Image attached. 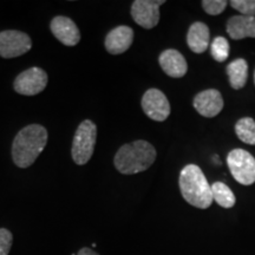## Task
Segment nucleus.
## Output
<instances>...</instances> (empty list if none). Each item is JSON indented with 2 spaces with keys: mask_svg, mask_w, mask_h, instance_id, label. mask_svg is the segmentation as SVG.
Masks as SVG:
<instances>
[{
  "mask_svg": "<svg viewBox=\"0 0 255 255\" xmlns=\"http://www.w3.org/2000/svg\"><path fill=\"white\" fill-rule=\"evenodd\" d=\"M47 143V130L39 124L23 128L14 137L12 158L19 168H28L36 162Z\"/></svg>",
  "mask_w": 255,
  "mask_h": 255,
  "instance_id": "1",
  "label": "nucleus"
},
{
  "mask_svg": "<svg viewBox=\"0 0 255 255\" xmlns=\"http://www.w3.org/2000/svg\"><path fill=\"white\" fill-rule=\"evenodd\" d=\"M156 156L155 148L150 143L138 139L121 146L115 155L114 164L121 174L133 175L150 168Z\"/></svg>",
  "mask_w": 255,
  "mask_h": 255,
  "instance_id": "2",
  "label": "nucleus"
},
{
  "mask_svg": "<svg viewBox=\"0 0 255 255\" xmlns=\"http://www.w3.org/2000/svg\"><path fill=\"white\" fill-rule=\"evenodd\" d=\"M178 184L183 199L189 205L200 209H207L212 206V188L199 165L187 164L181 170Z\"/></svg>",
  "mask_w": 255,
  "mask_h": 255,
  "instance_id": "3",
  "label": "nucleus"
},
{
  "mask_svg": "<svg viewBox=\"0 0 255 255\" xmlns=\"http://www.w3.org/2000/svg\"><path fill=\"white\" fill-rule=\"evenodd\" d=\"M97 138V127L90 120H85L79 124L72 142L71 156L73 162L78 165H84L90 161L95 150Z\"/></svg>",
  "mask_w": 255,
  "mask_h": 255,
  "instance_id": "4",
  "label": "nucleus"
},
{
  "mask_svg": "<svg viewBox=\"0 0 255 255\" xmlns=\"http://www.w3.org/2000/svg\"><path fill=\"white\" fill-rule=\"evenodd\" d=\"M227 164L234 180L242 186L255 183V158L244 149H234L227 156Z\"/></svg>",
  "mask_w": 255,
  "mask_h": 255,
  "instance_id": "5",
  "label": "nucleus"
},
{
  "mask_svg": "<svg viewBox=\"0 0 255 255\" xmlns=\"http://www.w3.org/2000/svg\"><path fill=\"white\" fill-rule=\"evenodd\" d=\"M32 47V40L21 31L8 30L0 32V56L2 58H15L27 53Z\"/></svg>",
  "mask_w": 255,
  "mask_h": 255,
  "instance_id": "6",
  "label": "nucleus"
},
{
  "mask_svg": "<svg viewBox=\"0 0 255 255\" xmlns=\"http://www.w3.org/2000/svg\"><path fill=\"white\" fill-rule=\"evenodd\" d=\"M47 73L40 68H31L18 75L13 83L14 91L19 95L36 96L45 90Z\"/></svg>",
  "mask_w": 255,
  "mask_h": 255,
  "instance_id": "7",
  "label": "nucleus"
},
{
  "mask_svg": "<svg viewBox=\"0 0 255 255\" xmlns=\"http://www.w3.org/2000/svg\"><path fill=\"white\" fill-rule=\"evenodd\" d=\"M141 105L146 116L156 122H163L171 111L167 96L158 89L146 90L142 97Z\"/></svg>",
  "mask_w": 255,
  "mask_h": 255,
  "instance_id": "8",
  "label": "nucleus"
},
{
  "mask_svg": "<svg viewBox=\"0 0 255 255\" xmlns=\"http://www.w3.org/2000/svg\"><path fill=\"white\" fill-rule=\"evenodd\" d=\"M164 2L163 0H135L131 5V17L143 28H154L159 21V6Z\"/></svg>",
  "mask_w": 255,
  "mask_h": 255,
  "instance_id": "9",
  "label": "nucleus"
},
{
  "mask_svg": "<svg viewBox=\"0 0 255 255\" xmlns=\"http://www.w3.org/2000/svg\"><path fill=\"white\" fill-rule=\"evenodd\" d=\"M194 108L201 116L213 119L223 109V98L221 92L215 89L201 91L194 97Z\"/></svg>",
  "mask_w": 255,
  "mask_h": 255,
  "instance_id": "10",
  "label": "nucleus"
},
{
  "mask_svg": "<svg viewBox=\"0 0 255 255\" xmlns=\"http://www.w3.org/2000/svg\"><path fill=\"white\" fill-rule=\"evenodd\" d=\"M50 28L53 36L66 46H76L81 40L79 28L69 17L57 15L51 20Z\"/></svg>",
  "mask_w": 255,
  "mask_h": 255,
  "instance_id": "11",
  "label": "nucleus"
},
{
  "mask_svg": "<svg viewBox=\"0 0 255 255\" xmlns=\"http://www.w3.org/2000/svg\"><path fill=\"white\" fill-rule=\"evenodd\" d=\"M133 31L127 25H121L111 30L105 37L104 45L110 55H121L131 46Z\"/></svg>",
  "mask_w": 255,
  "mask_h": 255,
  "instance_id": "12",
  "label": "nucleus"
},
{
  "mask_svg": "<svg viewBox=\"0 0 255 255\" xmlns=\"http://www.w3.org/2000/svg\"><path fill=\"white\" fill-rule=\"evenodd\" d=\"M158 63L162 70L173 78H182L188 71V64L181 52L175 49L164 50L158 57Z\"/></svg>",
  "mask_w": 255,
  "mask_h": 255,
  "instance_id": "13",
  "label": "nucleus"
},
{
  "mask_svg": "<svg viewBox=\"0 0 255 255\" xmlns=\"http://www.w3.org/2000/svg\"><path fill=\"white\" fill-rule=\"evenodd\" d=\"M227 33L232 39L255 38V17L234 15L227 21Z\"/></svg>",
  "mask_w": 255,
  "mask_h": 255,
  "instance_id": "14",
  "label": "nucleus"
},
{
  "mask_svg": "<svg viewBox=\"0 0 255 255\" xmlns=\"http://www.w3.org/2000/svg\"><path fill=\"white\" fill-rule=\"evenodd\" d=\"M210 43L209 28L205 23L196 21L189 27L187 33V44L195 53H203Z\"/></svg>",
  "mask_w": 255,
  "mask_h": 255,
  "instance_id": "15",
  "label": "nucleus"
},
{
  "mask_svg": "<svg viewBox=\"0 0 255 255\" xmlns=\"http://www.w3.org/2000/svg\"><path fill=\"white\" fill-rule=\"evenodd\" d=\"M227 75L231 87L234 90H240L246 85L248 78V64L245 59H234L227 65Z\"/></svg>",
  "mask_w": 255,
  "mask_h": 255,
  "instance_id": "16",
  "label": "nucleus"
},
{
  "mask_svg": "<svg viewBox=\"0 0 255 255\" xmlns=\"http://www.w3.org/2000/svg\"><path fill=\"white\" fill-rule=\"evenodd\" d=\"M210 188H212L213 201H215L219 206L223 207V208L234 207L237 199H235L234 193L227 184L223 182H215L210 186Z\"/></svg>",
  "mask_w": 255,
  "mask_h": 255,
  "instance_id": "17",
  "label": "nucleus"
},
{
  "mask_svg": "<svg viewBox=\"0 0 255 255\" xmlns=\"http://www.w3.org/2000/svg\"><path fill=\"white\" fill-rule=\"evenodd\" d=\"M235 133L239 139L246 144L255 145V121L251 117H244L235 124Z\"/></svg>",
  "mask_w": 255,
  "mask_h": 255,
  "instance_id": "18",
  "label": "nucleus"
},
{
  "mask_svg": "<svg viewBox=\"0 0 255 255\" xmlns=\"http://www.w3.org/2000/svg\"><path fill=\"white\" fill-rule=\"evenodd\" d=\"M210 52H212L213 58H214L216 62L219 63L226 62L229 57L228 40L223 37H216L215 39L212 41V45H210Z\"/></svg>",
  "mask_w": 255,
  "mask_h": 255,
  "instance_id": "19",
  "label": "nucleus"
},
{
  "mask_svg": "<svg viewBox=\"0 0 255 255\" xmlns=\"http://www.w3.org/2000/svg\"><path fill=\"white\" fill-rule=\"evenodd\" d=\"M231 6L241 15L246 17H255V0H232Z\"/></svg>",
  "mask_w": 255,
  "mask_h": 255,
  "instance_id": "20",
  "label": "nucleus"
},
{
  "mask_svg": "<svg viewBox=\"0 0 255 255\" xmlns=\"http://www.w3.org/2000/svg\"><path fill=\"white\" fill-rule=\"evenodd\" d=\"M228 2L226 0H203L202 7L210 15L221 14L227 7Z\"/></svg>",
  "mask_w": 255,
  "mask_h": 255,
  "instance_id": "21",
  "label": "nucleus"
},
{
  "mask_svg": "<svg viewBox=\"0 0 255 255\" xmlns=\"http://www.w3.org/2000/svg\"><path fill=\"white\" fill-rule=\"evenodd\" d=\"M13 244V235L6 228H0V255H8Z\"/></svg>",
  "mask_w": 255,
  "mask_h": 255,
  "instance_id": "22",
  "label": "nucleus"
},
{
  "mask_svg": "<svg viewBox=\"0 0 255 255\" xmlns=\"http://www.w3.org/2000/svg\"><path fill=\"white\" fill-rule=\"evenodd\" d=\"M77 255H100V254H98V253H97V252L92 251V250H91V248L84 247V248H82V250L78 252V253H77Z\"/></svg>",
  "mask_w": 255,
  "mask_h": 255,
  "instance_id": "23",
  "label": "nucleus"
},
{
  "mask_svg": "<svg viewBox=\"0 0 255 255\" xmlns=\"http://www.w3.org/2000/svg\"><path fill=\"white\" fill-rule=\"evenodd\" d=\"M254 84H255V71H254Z\"/></svg>",
  "mask_w": 255,
  "mask_h": 255,
  "instance_id": "24",
  "label": "nucleus"
}]
</instances>
